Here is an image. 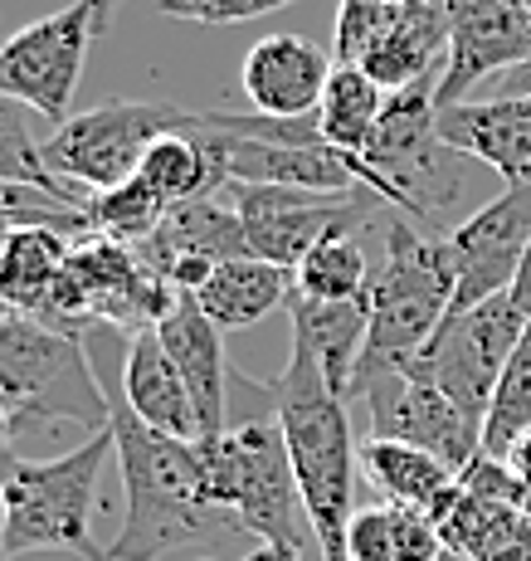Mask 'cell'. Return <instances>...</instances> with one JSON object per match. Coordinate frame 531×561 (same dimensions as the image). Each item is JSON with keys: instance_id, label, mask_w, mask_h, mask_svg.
Listing matches in <instances>:
<instances>
[{"instance_id": "obj_1", "label": "cell", "mask_w": 531, "mask_h": 561, "mask_svg": "<svg viewBox=\"0 0 531 561\" xmlns=\"http://www.w3.org/2000/svg\"><path fill=\"white\" fill-rule=\"evenodd\" d=\"M113 455L123 469L127 517L107 561H161L205 537H240V527L210 499L200 439L151 430L127 401H113Z\"/></svg>"}, {"instance_id": "obj_2", "label": "cell", "mask_w": 531, "mask_h": 561, "mask_svg": "<svg viewBox=\"0 0 531 561\" xmlns=\"http://www.w3.org/2000/svg\"><path fill=\"white\" fill-rule=\"evenodd\" d=\"M258 391L268 396L278 430H284L322 561H346V527L356 517V473H361V459H356L361 445L351 435L346 401L327 386L312 347L298 337H292L284 376L264 381Z\"/></svg>"}, {"instance_id": "obj_3", "label": "cell", "mask_w": 531, "mask_h": 561, "mask_svg": "<svg viewBox=\"0 0 531 561\" xmlns=\"http://www.w3.org/2000/svg\"><path fill=\"white\" fill-rule=\"evenodd\" d=\"M453 254L443 234L419 230L409 215H390L385 220V254L366 288V308H371V328H366V352L356 362L351 391L371 381L376 371H395L409 366L419 352L429 347V337L443 328V318L453 312Z\"/></svg>"}, {"instance_id": "obj_4", "label": "cell", "mask_w": 531, "mask_h": 561, "mask_svg": "<svg viewBox=\"0 0 531 561\" xmlns=\"http://www.w3.org/2000/svg\"><path fill=\"white\" fill-rule=\"evenodd\" d=\"M113 455V430L89 435L79 449L54 459H0V527L10 561L30 552H73L83 561H107L93 542L97 479Z\"/></svg>"}, {"instance_id": "obj_5", "label": "cell", "mask_w": 531, "mask_h": 561, "mask_svg": "<svg viewBox=\"0 0 531 561\" xmlns=\"http://www.w3.org/2000/svg\"><path fill=\"white\" fill-rule=\"evenodd\" d=\"M0 405L15 415V430H113V401L97 386L79 332L10 308H0Z\"/></svg>"}, {"instance_id": "obj_6", "label": "cell", "mask_w": 531, "mask_h": 561, "mask_svg": "<svg viewBox=\"0 0 531 561\" xmlns=\"http://www.w3.org/2000/svg\"><path fill=\"white\" fill-rule=\"evenodd\" d=\"M439 79L390 93L385 117L366 147V191L381 196L395 215H409L419 230L443 225V215L463 196V161L439 137Z\"/></svg>"}, {"instance_id": "obj_7", "label": "cell", "mask_w": 531, "mask_h": 561, "mask_svg": "<svg viewBox=\"0 0 531 561\" xmlns=\"http://www.w3.org/2000/svg\"><path fill=\"white\" fill-rule=\"evenodd\" d=\"M200 449L215 508L240 533H254L258 542L298 547V552L318 547L278 420H244L220 439H200Z\"/></svg>"}, {"instance_id": "obj_8", "label": "cell", "mask_w": 531, "mask_h": 561, "mask_svg": "<svg viewBox=\"0 0 531 561\" xmlns=\"http://www.w3.org/2000/svg\"><path fill=\"white\" fill-rule=\"evenodd\" d=\"M181 127H191L186 107L147 103V99H107L54 127V137L45 142V167L64 186H79L89 196L93 191H113L142 171V157L157 137L181 133Z\"/></svg>"}, {"instance_id": "obj_9", "label": "cell", "mask_w": 531, "mask_h": 561, "mask_svg": "<svg viewBox=\"0 0 531 561\" xmlns=\"http://www.w3.org/2000/svg\"><path fill=\"white\" fill-rule=\"evenodd\" d=\"M107 20H113V10L103 0H73L35 25L15 30L0 45V93L25 103L30 113L49 117L54 127L69 123L73 89H79L89 49L107 30Z\"/></svg>"}, {"instance_id": "obj_10", "label": "cell", "mask_w": 531, "mask_h": 561, "mask_svg": "<svg viewBox=\"0 0 531 561\" xmlns=\"http://www.w3.org/2000/svg\"><path fill=\"white\" fill-rule=\"evenodd\" d=\"M527 332V312L517 308L512 294L483 298V304L449 312L443 328L429 337V347L415 357V366L449 396L469 420H487L493 391L512 362L517 342Z\"/></svg>"}, {"instance_id": "obj_11", "label": "cell", "mask_w": 531, "mask_h": 561, "mask_svg": "<svg viewBox=\"0 0 531 561\" xmlns=\"http://www.w3.org/2000/svg\"><path fill=\"white\" fill-rule=\"evenodd\" d=\"M224 196L234 201L244 220V240L254 259H268L278 268H298L337 230H366L371 210L385 205L371 191L356 196H322V191L292 186H254V181H224Z\"/></svg>"}, {"instance_id": "obj_12", "label": "cell", "mask_w": 531, "mask_h": 561, "mask_svg": "<svg viewBox=\"0 0 531 561\" xmlns=\"http://www.w3.org/2000/svg\"><path fill=\"white\" fill-rule=\"evenodd\" d=\"M351 401L371 405V430L381 439H405V445L429 449L453 473H463L483 455V425L463 415L415 362L395 366V371H376L371 381L356 386Z\"/></svg>"}, {"instance_id": "obj_13", "label": "cell", "mask_w": 531, "mask_h": 561, "mask_svg": "<svg viewBox=\"0 0 531 561\" xmlns=\"http://www.w3.org/2000/svg\"><path fill=\"white\" fill-rule=\"evenodd\" d=\"M453 254V312L483 304V298L512 294L517 268L531 250V181L527 186H507L503 196H493L483 210H473L469 220H459L449 234Z\"/></svg>"}, {"instance_id": "obj_14", "label": "cell", "mask_w": 531, "mask_h": 561, "mask_svg": "<svg viewBox=\"0 0 531 561\" xmlns=\"http://www.w3.org/2000/svg\"><path fill=\"white\" fill-rule=\"evenodd\" d=\"M449 10V59H443L435 103H469L493 73L531 59V10L522 0H443Z\"/></svg>"}, {"instance_id": "obj_15", "label": "cell", "mask_w": 531, "mask_h": 561, "mask_svg": "<svg viewBox=\"0 0 531 561\" xmlns=\"http://www.w3.org/2000/svg\"><path fill=\"white\" fill-rule=\"evenodd\" d=\"M220 161L224 181H254V186H292V191H322V196H356L366 191L361 161L332 152V147H288V142H258L240 133H205L195 127Z\"/></svg>"}, {"instance_id": "obj_16", "label": "cell", "mask_w": 531, "mask_h": 561, "mask_svg": "<svg viewBox=\"0 0 531 561\" xmlns=\"http://www.w3.org/2000/svg\"><path fill=\"white\" fill-rule=\"evenodd\" d=\"M337 69L322 45H312L308 35H268L244 54V99L249 113H268V117H308L318 113L327 79Z\"/></svg>"}, {"instance_id": "obj_17", "label": "cell", "mask_w": 531, "mask_h": 561, "mask_svg": "<svg viewBox=\"0 0 531 561\" xmlns=\"http://www.w3.org/2000/svg\"><path fill=\"white\" fill-rule=\"evenodd\" d=\"M439 137L459 157L483 161L507 186L531 181V99H487L439 107Z\"/></svg>"}, {"instance_id": "obj_18", "label": "cell", "mask_w": 531, "mask_h": 561, "mask_svg": "<svg viewBox=\"0 0 531 561\" xmlns=\"http://www.w3.org/2000/svg\"><path fill=\"white\" fill-rule=\"evenodd\" d=\"M176 371L186 376V391L200 415V439H220L224 430V386H230V362H224V332L200 312L191 294L176 298V308L157 322Z\"/></svg>"}, {"instance_id": "obj_19", "label": "cell", "mask_w": 531, "mask_h": 561, "mask_svg": "<svg viewBox=\"0 0 531 561\" xmlns=\"http://www.w3.org/2000/svg\"><path fill=\"white\" fill-rule=\"evenodd\" d=\"M220 191L171 205L161 230L151 234L147 244H137V254H142L157 274H166L176 259H215V264L244 259L249 254L244 220H240V210H234V201L220 196Z\"/></svg>"}, {"instance_id": "obj_20", "label": "cell", "mask_w": 531, "mask_h": 561, "mask_svg": "<svg viewBox=\"0 0 531 561\" xmlns=\"http://www.w3.org/2000/svg\"><path fill=\"white\" fill-rule=\"evenodd\" d=\"M123 401L147 420L151 430H166L176 439H200V415L186 391V376L176 371L166 342L157 328L132 332L127 342V362H123Z\"/></svg>"}, {"instance_id": "obj_21", "label": "cell", "mask_w": 531, "mask_h": 561, "mask_svg": "<svg viewBox=\"0 0 531 561\" xmlns=\"http://www.w3.org/2000/svg\"><path fill=\"white\" fill-rule=\"evenodd\" d=\"M73 240L54 225H10L0 234V308L49 318Z\"/></svg>"}, {"instance_id": "obj_22", "label": "cell", "mask_w": 531, "mask_h": 561, "mask_svg": "<svg viewBox=\"0 0 531 561\" xmlns=\"http://www.w3.org/2000/svg\"><path fill=\"white\" fill-rule=\"evenodd\" d=\"M435 523L449 552H463L473 561H531V517L512 503L469 493L463 483L449 493Z\"/></svg>"}, {"instance_id": "obj_23", "label": "cell", "mask_w": 531, "mask_h": 561, "mask_svg": "<svg viewBox=\"0 0 531 561\" xmlns=\"http://www.w3.org/2000/svg\"><path fill=\"white\" fill-rule=\"evenodd\" d=\"M449 59V10L443 0H405V15L400 25L385 35V45L361 64L385 93L415 89L443 73Z\"/></svg>"}, {"instance_id": "obj_24", "label": "cell", "mask_w": 531, "mask_h": 561, "mask_svg": "<svg viewBox=\"0 0 531 561\" xmlns=\"http://www.w3.org/2000/svg\"><path fill=\"white\" fill-rule=\"evenodd\" d=\"M288 294H292V268H278L268 259L244 254V259L215 264L205 288L191 298L220 332H240V328L264 322L274 308H288Z\"/></svg>"}, {"instance_id": "obj_25", "label": "cell", "mask_w": 531, "mask_h": 561, "mask_svg": "<svg viewBox=\"0 0 531 561\" xmlns=\"http://www.w3.org/2000/svg\"><path fill=\"white\" fill-rule=\"evenodd\" d=\"M288 318H292V337L308 342L312 357L322 366V376H327V386L346 401L356 362H361V352H366V328H371L366 298H351V304H318V298L292 288Z\"/></svg>"}, {"instance_id": "obj_26", "label": "cell", "mask_w": 531, "mask_h": 561, "mask_svg": "<svg viewBox=\"0 0 531 561\" xmlns=\"http://www.w3.org/2000/svg\"><path fill=\"white\" fill-rule=\"evenodd\" d=\"M356 459H361L366 483H376L385 503H400V508H415V513H429V517H435L443 503H449V493L459 489V473H453L449 463L439 455H429V449H419V445H405V439L371 435Z\"/></svg>"}, {"instance_id": "obj_27", "label": "cell", "mask_w": 531, "mask_h": 561, "mask_svg": "<svg viewBox=\"0 0 531 561\" xmlns=\"http://www.w3.org/2000/svg\"><path fill=\"white\" fill-rule=\"evenodd\" d=\"M443 537L429 513L400 508V503H371L356 508L346 527V561H439Z\"/></svg>"}, {"instance_id": "obj_28", "label": "cell", "mask_w": 531, "mask_h": 561, "mask_svg": "<svg viewBox=\"0 0 531 561\" xmlns=\"http://www.w3.org/2000/svg\"><path fill=\"white\" fill-rule=\"evenodd\" d=\"M385 103H390V93L361 64H337L327 79V93H322V103H318V127L332 152L361 161L376 127H381V117H385Z\"/></svg>"}, {"instance_id": "obj_29", "label": "cell", "mask_w": 531, "mask_h": 561, "mask_svg": "<svg viewBox=\"0 0 531 561\" xmlns=\"http://www.w3.org/2000/svg\"><path fill=\"white\" fill-rule=\"evenodd\" d=\"M137 176H147L151 186H157L171 205L195 201V196H210V191H220V186H224L220 161L210 157L205 137L195 133V113H191V127L157 137V142L147 147L142 171H137Z\"/></svg>"}, {"instance_id": "obj_30", "label": "cell", "mask_w": 531, "mask_h": 561, "mask_svg": "<svg viewBox=\"0 0 531 561\" xmlns=\"http://www.w3.org/2000/svg\"><path fill=\"white\" fill-rule=\"evenodd\" d=\"M356 234L361 230L327 234L318 250L292 268V288L308 294V298H318V304H351V298H366L376 268H371V259H366Z\"/></svg>"}, {"instance_id": "obj_31", "label": "cell", "mask_w": 531, "mask_h": 561, "mask_svg": "<svg viewBox=\"0 0 531 561\" xmlns=\"http://www.w3.org/2000/svg\"><path fill=\"white\" fill-rule=\"evenodd\" d=\"M83 210H89V220H93V234H107V240L132 244L137 250V244H147L151 234L161 230L171 201L161 196L147 176H132L113 191H93Z\"/></svg>"}, {"instance_id": "obj_32", "label": "cell", "mask_w": 531, "mask_h": 561, "mask_svg": "<svg viewBox=\"0 0 531 561\" xmlns=\"http://www.w3.org/2000/svg\"><path fill=\"white\" fill-rule=\"evenodd\" d=\"M0 181H15V186L49 191V196L79 205V210L89 205V191L64 186V181L45 167V142H35V137H30L25 103L5 99V93H0Z\"/></svg>"}, {"instance_id": "obj_33", "label": "cell", "mask_w": 531, "mask_h": 561, "mask_svg": "<svg viewBox=\"0 0 531 561\" xmlns=\"http://www.w3.org/2000/svg\"><path fill=\"white\" fill-rule=\"evenodd\" d=\"M531 430V322L517 342L512 362H507L503 381L493 391V405H487L483 420V455L487 459H507L512 445Z\"/></svg>"}, {"instance_id": "obj_34", "label": "cell", "mask_w": 531, "mask_h": 561, "mask_svg": "<svg viewBox=\"0 0 531 561\" xmlns=\"http://www.w3.org/2000/svg\"><path fill=\"white\" fill-rule=\"evenodd\" d=\"M405 0H342L337 30H332V59L337 64H366L385 45V35L400 25Z\"/></svg>"}, {"instance_id": "obj_35", "label": "cell", "mask_w": 531, "mask_h": 561, "mask_svg": "<svg viewBox=\"0 0 531 561\" xmlns=\"http://www.w3.org/2000/svg\"><path fill=\"white\" fill-rule=\"evenodd\" d=\"M10 225H54V230H64L69 240H83V234H93L89 210H79V205L59 201V196H49V191L0 181V234H5Z\"/></svg>"}, {"instance_id": "obj_36", "label": "cell", "mask_w": 531, "mask_h": 561, "mask_svg": "<svg viewBox=\"0 0 531 561\" xmlns=\"http://www.w3.org/2000/svg\"><path fill=\"white\" fill-rule=\"evenodd\" d=\"M292 0H157L161 15L191 20V25H244V20L274 15Z\"/></svg>"}, {"instance_id": "obj_37", "label": "cell", "mask_w": 531, "mask_h": 561, "mask_svg": "<svg viewBox=\"0 0 531 561\" xmlns=\"http://www.w3.org/2000/svg\"><path fill=\"white\" fill-rule=\"evenodd\" d=\"M503 99H531V59L503 73Z\"/></svg>"}, {"instance_id": "obj_38", "label": "cell", "mask_w": 531, "mask_h": 561, "mask_svg": "<svg viewBox=\"0 0 531 561\" xmlns=\"http://www.w3.org/2000/svg\"><path fill=\"white\" fill-rule=\"evenodd\" d=\"M244 561H302L298 547H284V542H254L244 552Z\"/></svg>"}, {"instance_id": "obj_39", "label": "cell", "mask_w": 531, "mask_h": 561, "mask_svg": "<svg viewBox=\"0 0 531 561\" xmlns=\"http://www.w3.org/2000/svg\"><path fill=\"white\" fill-rule=\"evenodd\" d=\"M507 463H512V469H517V473H522V479L531 483V430H527V435L512 445V455H507Z\"/></svg>"}, {"instance_id": "obj_40", "label": "cell", "mask_w": 531, "mask_h": 561, "mask_svg": "<svg viewBox=\"0 0 531 561\" xmlns=\"http://www.w3.org/2000/svg\"><path fill=\"white\" fill-rule=\"evenodd\" d=\"M10 439H15V415H10V410H5V405H0V459H5Z\"/></svg>"}, {"instance_id": "obj_41", "label": "cell", "mask_w": 531, "mask_h": 561, "mask_svg": "<svg viewBox=\"0 0 531 561\" xmlns=\"http://www.w3.org/2000/svg\"><path fill=\"white\" fill-rule=\"evenodd\" d=\"M439 561H473V557H463V552H449V547H443V557Z\"/></svg>"}, {"instance_id": "obj_42", "label": "cell", "mask_w": 531, "mask_h": 561, "mask_svg": "<svg viewBox=\"0 0 531 561\" xmlns=\"http://www.w3.org/2000/svg\"><path fill=\"white\" fill-rule=\"evenodd\" d=\"M0 561H10V552H5V527H0Z\"/></svg>"}, {"instance_id": "obj_43", "label": "cell", "mask_w": 531, "mask_h": 561, "mask_svg": "<svg viewBox=\"0 0 531 561\" xmlns=\"http://www.w3.org/2000/svg\"><path fill=\"white\" fill-rule=\"evenodd\" d=\"M103 5H107V10H113V5H117V0H103Z\"/></svg>"}, {"instance_id": "obj_44", "label": "cell", "mask_w": 531, "mask_h": 561, "mask_svg": "<svg viewBox=\"0 0 531 561\" xmlns=\"http://www.w3.org/2000/svg\"><path fill=\"white\" fill-rule=\"evenodd\" d=\"M522 5H527V10H531V0H522Z\"/></svg>"}]
</instances>
